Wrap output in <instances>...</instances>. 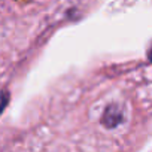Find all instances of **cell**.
Returning a JSON list of instances; mask_svg holds the SVG:
<instances>
[{"mask_svg":"<svg viewBox=\"0 0 152 152\" xmlns=\"http://www.w3.org/2000/svg\"><path fill=\"white\" fill-rule=\"evenodd\" d=\"M121 121H122V110H121V107L116 106V104L107 106L106 110H104V113H103V118H102L103 125L107 127V128H113Z\"/></svg>","mask_w":152,"mask_h":152,"instance_id":"1","label":"cell"},{"mask_svg":"<svg viewBox=\"0 0 152 152\" xmlns=\"http://www.w3.org/2000/svg\"><path fill=\"white\" fill-rule=\"evenodd\" d=\"M148 57H149V60L152 61V48L149 49V52H148Z\"/></svg>","mask_w":152,"mask_h":152,"instance_id":"2","label":"cell"}]
</instances>
